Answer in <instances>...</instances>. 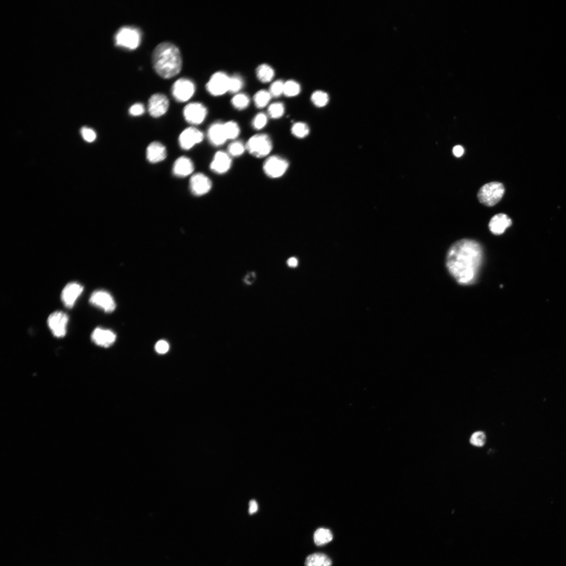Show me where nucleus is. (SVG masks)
Listing matches in <instances>:
<instances>
[{
  "label": "nucleus",
  "instance_id": "1",
  "mask_svg": "<svg viewBox=\"0 0 566 566\" xmlns=\"http://www.w3.org/2000/svg\"><path fill=\"white\" fill-rule=\"evenodd\" d=\"M483 260L482 246L474 240L463 239L450 248L446 266L457 282L468 285L476 281Z\"/></svg>",
  "mask_w": 566,
  "mask_h": 566
},
{
  "label": "nucleus",
  "instance_id": "2",
  "mask_svg": "<svg viewBox=\"0 0 566 566\" xmlns=\"http://www.w3.org/2000/svg\"><path fill=\"white\" fill-rule=\"evenodd\" d=\"M153 64L156 72L162 78H172L180 73L182 67L180 50L172 43H161L153 52Z\"/></svg>",
  "mask_w": 566,
  "mask_h": 566
},
{
  "label": "nucleus",
  "instance_id": "3",
  "mask_svg": "<svg viewBox=\"0 0 566 566\" xmlns=\"http://www.w3.org/2000/svg\"><path fill=\"white\" fill-rule=\"evenodd\" d=\"M505 192L503 184L493 182L484 185L478 193V198L481 203L487 207L497 204Z\"/></svg>",
  "mask_w": 566,
  "mask_h": 566
},
{
  "label": "nucleus",
  "instance_id": "4",
  "mask_svg": "<svg viewBox=\"0 0 566 566\" xmlns=\"http://www.w3.org/2000/svg\"><path fill=\"white\" fill-rule=\"evenodd\" d=\"M245 145L246 150L252 156L258 159L267 157L273 149L272 139L266 134L252 136Z\"/></svg>",
  "mask_w": 566,
  "mask_h": 566
},
{
  "label": "nucleus",
  "instance_id": "5",
  "mask_svg": "<svg viewBox=\"0 0 566 566\" xmlns=\"http://www.w3.org/2000/svg\"><path fill=\"white\" fill-rule=\"evenodd\" d=\"M116 45L130 50L136 49L141 41V33L138 29L130 27L119 29L115 35Z\"/></svg>",
  "mask_w": 566,
  "mask_h": 566
},
{
  "label": "nucleus",
  "instance_id": "6",
  "mask_svg": "<svg viewBox=\"0 0 566 566\" xmlns=\"http://www.w3.org/2000/svg\"><path fill=\"white\" fill-rule=\"evenodd\" d=\"M289 168V162L283 157L273 156L264 162V172L269 177L276 179L282 177Z\"/></svg>",
  "mask_w": 566,
  "mask_h": 566
},
{
  "label": "nucleus",
  "instance_id": "7",
  "mask_svg": "<svg viewBox=\"0 0 566 566\" xmlns=\"http://www.w3.org/2000/svg\"><path fill=\"white\" fill-rule=\"evenodd\" d=\"M68 321V315L63 312L56 311L51 314L48 318V324L53 336L58 338L65 337Z\"/></svg>",
  "mask_w": 566,
  "mask_h": 566
},
{
  "label": "nucleus",
  "instance_id": "8",
  "mask_svg": "<svg viewBox=\"0 0 566 566\" xmlns=\"http://www.w3.org/2000/svg\"><path fill=\"white\" fill-rule=\"evenodd\" d=\"M230 77L222 72L214 74L206 85L208 91L215 96H221L229 91Z\"/></svg>",
  "mask_w": 566,
  "mask_h": 566
},
{
  "label": "nucleus",
  "instance_id": "9",
  "mask_svg": "<svg viewBox=\"0 0 566 566\" xmlns=\"http://www.w3.org/2000/svg\"><path fill=\"white\" fill-rule=\"evenodd\" d=\"M195 84L189 80L181 79L177 81L173 84L172 94L177 102H185L189 100L194 94Z\"/></svg>",
  "mask_w": 566,
  "mask_h": 566
},
{
  "label": "nucleus",
  "instance_id": "10",
  "mask_svg": "<svg viewBox=\"0 0 566 566\" xmlns=\"http://www.w3.org/2000/svg\"><path fill=\"white\" fill-rule=\"evenodd\" d=\"M89 302L92 305L102 309L107 313L113 312L116 308L115 301L111 294L103 290L96 291L92 293Z\"/></svg>",
  "mask_w": 566,
  "mask_h": 566
},
{
  "label": "nucleus",
  "instance_id": "11",
  "mask_svg": "<svg viewBox=\"0 0 566 566\" xmlns=\"http://www.w3.org/2000/svg\"><path fill=\"white\" fill-rule=\"evenodd\" d=\"M207 114V108L203 104L198 103L189 104L184 110L185 120L192 125H198L203 122Z\"/></svg>",
  "mask_w": 566,
  "mask_h": 566
},
{
  "label": "nucleus",
  "instance_id": "12",
  "mask_svg": "<svg viewBox=\"0 0 566 566\" xmlns=\"http://www.w3.org/2000/svg\"><path fill=\"white\" fill-rule=\"evenodd\" d=\"M204 137L202 132L196 128L190 127L182 132L179 137V143L183 149L189 150L202 142Z\"/></svg>",
  "mask_w": 566,
  "mask_h": 566
},
{
  "label": "nucleus",
  "instance_id": "13",
  "mask_svg": "<svg viewBox=\"0 0 566 566\" xmlns=\"http://www.w3.org/2000/svg\"><path fill=\"white\" fill-rule=\"evenodd\" d=\"M189 187L193 195L201 196L206 195L210 191L212 188V183L209 178L205 175L197 173L191 177Z\"/></svg>",
  "mask_w": 566,
  "mask_h": 566
},
{
  "label": "nucleus",
  "instance_id": "14",
  "mask_svg": "<svg viewBox=\"0 0 566 566\" xmlns=\"http://www.w3.org/2000/svg\"><path fill=\"white\" fill-rule=\"evenodd\" d=\"M83 291V287L77 282H72L66 285L61 295L64 305L68 308H72L77 299Z\"/></svg>",
  "mask_w": 566,
  "mask_h": 566
},
{
  "label": "nucleus",
  "instance_id": "15",
  "mask_svg": "<svg viewBox=\"0 0 566 566\" xmlns=\"http://www.w3.org/2000/svg\"><path fill=\"white\" fill-rule=\"evenodd\" d=\"M168 107V99L163 94H154L149 99L148 110L154 118H159L165 114Z\"/></svg>",
  "mask_w": 566,
  "mask_h": 566
},
{
  "label": "nucleus",
  "instance_id": "16",
  "mask_svg": "<svg viewBox=\"0 0 566 566\" xmlns=\"http://www.w3.org/2000/svg\"><path fill=\"white\" fill-rule=\"evenodd\" d=\"M232 164V159L228 153L223 151L216 152L211 164L212 171L217 174H224L230 169Z\"/></svg>",
  "mask_w": 566,
  "mask_h": 566
},
{
  "label": "nucleus",
  "instance_id": "17",
  "mask_svg": "<svg viewBox=\"0 0 566 566\" xmlns=\"http://www.w3.org/2000/svg\"><path fill=\"white\" fill-rule=\"evenodd\" d=\"M117 336L109 329L97 328L92 332L91 340L96 345L104 348L111 346L115 342Z\"/></svg>",
  "mask_w": 566,
  "mask_h": 566
},
{
  "label": "nucleus",
  "instance_id": "18",
  "mask_svg": "<svg viewBox=\"0 0 566 566\" xmlns=\"http://www.w3.org/2000/svg\"><path fill=\"white\" fill-rule=\"evenodd\" d=\"M207 135L209 142L215 146H220L228 140L224 123L220 122H215L209 127Z\"/></svg>",
  "mask_w": 566,
  "mask_h": 566
},
{
  "label": "nucleus",
  "instance_id": "19",
  "mask_svg": "<svg viewBox=\"0 0 566 566\" xmlns=\"http://www.w3.org/2000/svg\"><path fill=\"white\" fill-rule=\"evenodd\" d=\"M512 221L510 217L505 214H499L491 218L488 227L495 235H501L505 233L506 230L511 226Z\"/></svg>",
  "mask_w": 566,
  "mask_h": 566
},
{
  "label": "nucleus",
  "instance_id": "20",
  "mask_svg": "<svg viewBox=\"0 0 566 566\" xmlns=\"http://www.w3.org/2000/svg\"><path fill=\"white\" fill-rule=\"evenodd\" d=\"M166 157L167 151L165 147L160 142H152L147 147V159L152 163H158L164 161Z\"/></svg>",
  "mask_w": 566,
  "mask_h": 566
},
{
  "label": "nucleus",
  "instance_id": "21",
  "mask_svg": "<svg viewBox=\"0 0 566 566\" xmlns=\"http://www.w3.org/2000/svg\"><path fill=\"white\" fill-rule=\"evenodd\" d=\"M194 170V165L190 159L182 157L178 158L173 165L174 174L180 177H184L190 175Z\"/></svg>",
  "mask_w": 566,
  "mask_h": 566
},
{
  "label": "nucleus",
  "instance_id": "22",
  "mask_svg": "<svg viewBox=\"0 0 566 566\" xmlns=\"http://www.w3.org/2000/svg\"><path fill=\"white\" fill-rule=\"evenodd\" d=\"M332 561L326 555L315 553L308 556L305 561V566H331Z\"/></svg>",
  "mask_w": 566,
  "mask_h": 566
},
{
  "label": "nucleus",
  "instance_id": "23",
  "mask_svg": "<svg viewBox=\"0 0 566 566\" xmlns=\"http://www.w3.org/2000/svg\"><path fill=\"white\" fill-rule=\"evenodd\" d=\"M333 539L331 532L328 529L321 528L314 533L315 543L317 546H322L328 543Z\"/></svg>",
  "mask_w": 566,
  "mask_h": 566
},
{
  "label": "nucleus",
  "instance_id": "24",
  "mask_svg": "<svg viewBox=\"0 0 566 566\" xmlns=\"http://www.w3.org/2000/svg\"><path fill=\"white\" fill-rule=\"evenodd\" d=\"M273 69L267 64H262L257 69V75L261 82L268 83L272 81L274 76Z\"/></svg>",
  "mask_w": 566,
  "mask_h": 566
},
{
  "label": "nucleus",
  "instance_id": "25",
  "mask_svg": "<svg viewBox=\"0 0 566 566\" xmlns=\"http://www.w3.org/2000/svg\"><path fill=\"white\" fill-rule=\"evenodd\" d=\"M309 132L307 124L301 122L294 123L291 128L292 134L297 138H305L309 134Z\"/></svg>",
  "mask_w": 566,
  "mask_h": 566
},
{
  "label": "nucleus",
  "instance_id": "26",
  "mask_svg": "<svg viewBox=\"0 0 566 566\" xmlns=\"http://www.w3.org/2000/svg\"><path fill=\"white\" fill-rule=\"evenodd\" d=\"M224 127L225 132L228 139H236L240 134V128L238 124L235 122L230 121L224 123Z\"/></svg>",
  "mask_w": 566,
  "mask_h": 566
},
{
  "label": "nucleus",
  "instance_id": "27",
  "mask_svg": "<svg viewBox=\"0 0 566 566\" xmlns=\"http://www.w3.org/2000/svg\"><path fill=\"white\" fill-rule=\"evenodd\" d=\"M271 97L272 96L270 94V92L266 90H260L254 97L255 105L260 108H265L269 104Z\"/></svg>",
  "mask_w": 566,
  "mask_h": 566
},
{
  "label": "nucleus",
  "instance_id": "28",
  "mask_svg": "<svg viewBox=\"0 0 566 566\" xmlns=\"http://www.w3.org/2000/svg\"><path fill=\"white\" fill-rule=\"evenodd\" d=\"M246 145L240 141H235L229 144L228 147V153L229 156L233 157H239L243 156L245 152Z\"/></svg>",
  "mask_w": 566,
  "mask_h": 566
},
{
  "label": "nucleus",
  "instance_id": "29",
  "mask_svg": "<svg viewBox=\"0 0 566 566\" xmlns=\"http://www.w3.org/2000/svg\"><path fill=\"white\" fill-rule=\"evenodd\" d=\"M231 103L238 110H244L250 104L249 97L244 94H238L232 99Z\"/></svg>",
  "mask_w": 566,
  "mask_h": 566
},
{
  "label": "nucleus",
  "instance_id": "30",
  "mask_svg": "<svg viewBox=\"0 0 566 566\" xmlns=\"http://www.w3.org/2000/svg\"><path fill=\"white\" fill-rule=\"evenodd\" d=\"M329 96L327 93L320 90L314 92L311 97L313 104L320 108L326 106L329 102Z\"/></svg>",
  "mask_w": 566,
  "mask_h": 566
},
{
  "label": "nucleus",
  "instance_id": "31",
  "mask_svg": "<svg viewBox=\"0 0 566 566\" xmlns=\"http://www.w3.org/2000/svg\"><path fill=\"white\" fill-rule=\"evenodd\" d=\"M300 86L298 83L294 81H289L284 83V94L288 97H295L300 92Z\"/></svg>",
  "mask_w": 566,
  "mask_h": 566
},
{
  "label": "nucleus",
  "instance_id": "32",
  "mask_svg": "<svg viewBox=\"0 0 566 566\" xmlns=\"http://www.w3.org/2000/svg\"><path fill=\"white\" fill-rule=\"evenodd\" d=\"M285 112V107L281 103H275L270 105L268 108V114L271 118H280Z\"/></svg>",
  "mask_w": 566,
  "mask_h": 566
},
{
  "label": "nucleus",
  "instance_id": "33",
  "mask_svg": "<svg viewBox=\"0 0 566 566\" xmlns=\"http://www.w3.org/2000/svg\"><path fill=\"white\" fill-rule=\"evenodd\" d=\"M268 121L267 115L263 113H259L255 115L252 121V127L256 130H261L266 127Z\"/></svg>",
  "mask_w": 566,
  "mask_h": 566
},
{
  "label": "nucleus",
  "instance_id": "34",
  "mask_svg": "<svg viewBox=\"0 0 566 566\" xmlns=\"http://www.w3.org/2000/svg\"><path fill=\"white\" fill-rule=\"evenodd\" d=\"M243 86V81L241 77L234 76L230 77L229 82V91L232 93H237L241 90Z\"/></svg>",
  "mask_w": 566,
  "mask_h": 566
},
{
  "label": "nucleus",
  "instance_id": "35",
  "mask_svg": "<svg viewBox=\"0 0 566 566\" xmlns=\"http://www.w3.org/2000/svg\"><path fill=\"white\" fill-rule=\"evenodd\" d=\"M486 440L485 433L483 431H477L472 434L470 439V443L475 446L482 447L484 446Z\"/></svg>",
  "mask_w": 566,
  "mask_h": 566
},
{
  "label": "nucleus",
  "instance_id": "36",
  "mask_svg": "<svg viewBox=\"0 0 566 566\" xmlns=\"http://www.w3.org/2000/svg\"><path fill=\"white\" fill-rule=\"evenodd\" d=\"M284 83L282 81L274 82L270 87V93L272 97H277L284 94Z\"/></svg>",
  "mask_w": 566,
  "mask_h": 566
},
{
  "label": "nucleus",
  "instance_id": "37",
  "mask_svg": "<svg viewBox=\"0 0 566 566\" xmlns=\"http://www.w3.org/2000/svg\"><path fill=\"white\" fill-rule=\"evenodd\" d=\"M81 134L84 140L88 142H92L95 141L96 138V134L95 131L86 127H83L81 129Z\"/></svg>",
  "mask_w": 566,
  "mask_h": 566
},
{
  "label": "nucleus",
  "instance_id": "38",
  "mask_svg": "<svg viewBox=\"0 0 566 566\" xmlns=\"http://www.w3.org/2000/svg\"><path fill=\"white\" fill-rule=\"evenodd\" d=\"M145 111V108L143 105L141 104H135L130 108L129 113L131 115L134 117H137L142 115Z\"/></svg>",
  "mask_w": 566,
  "mask_h": 566
},
{
  "label": "nucleus",
  "instance_id": "39",
  "mask_svg": "<svg viewBox=\"0 0 566 566\" xmlns=\"http://www.w3.org/2000/svg\"><path fill=\"white\" fill-rule=\"evenodd\" d=\"M168 344L164 340H161L156 346V351L160 354H165L169 350Z\"/></svg>",
  "mask_w": 566,
  "mask_h": 566
},
{
  "label": "nucleus",
  "instance_id": "40",
  "mask_svg": "<svg viewBox=\"0 0 566 566\" xmlns=\"http://www.w3.org/2000/svg\"><path fill=\"white\" fill-rule=\"evenodd\" d=\"M257 278V275L254 272H251L246 274L243 278V282L247 285H251L255 281Z\"/></svg>",
  "mask_w": 566,
  "mask_h": 566
},
{
  "label": "nucleus",
  "instance_id": "41",
  "mask_svg": "<svg viewBox=\"0 0 566 566\" xmlns=\"http://www.w3.org/2000/svg\"><path fill=\"white\" fill-rule=\"evenodd\" d=\"M287 265L291 269L297 268L299 265L298 259L295 257L290 258L286 262Z\"/></svg>",
  "mask_w": 566,
  "mask_h": 566
},
{
  "label": "nucleus",
  "instance_id": "42",
  "mask_svg": "<svg viewBox=\"0 0 566 566\" xmlns=\"http://www.w3.org/2000/svg\"><path fill=\"white\" fill-rule=\"evenodd\" d=\"M464 153V149L462 146L460 145H457L454 147L453 154L457 158H460L463 156Z\"/></svg>",
  "mask_w": 566,
  "mask_h": 566
},
{
  "label": "nucleus",
  "instance_id": "43",
  "mask_svg": "<svg viewBox=\"0 0 566 566\" xmlns=\"http://www.w3.org/2000/svg\"><path fill=\"white\" fill-rule=\"evenodd\" d=\"M258 506L257 503L254 500H251L249 504V513L253 514L257 512Z\"/></svg>",
  "mask_w": 566,
  "mask_h": 566
}]
</instances>
